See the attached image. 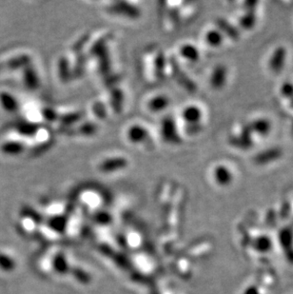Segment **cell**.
Masks as SVG:
<instances>
[{
  "label": "cell",
  "instance_id": "6da1fadb",
  "mask_svg": "<svg viewBox=\"0 0 293 294\" xmlns=\"http://www.w3.org/2000/svg\"><path fill=\"white\" fill-rule=\"evenodd\" d=\"M182 119L183 121H185V123L187 125V130L189 133L194 134V133H198L202 129V119L204 117V114L202 109L195 106V105H189L187 106L185 109H183L182 111Z\"/></svg>",
  "mask_w": 293,
  "mask_h": 294
},
{
  "label": "cell",
  "instance_id": "7a4b0ae2",
  "mask_svg": "<svg viewBox=\"0 0 293 294\" xmlns=\"http://www.w3.org/2000/svg\"><path fill=\"white\" fill-rule=\"evenodd\" d=\"M213 178L216 182V184L221 187H227L229 186L234 179V173L231 171L230 168H228L226 165H217L212 172Z\"/></svg>",
  "mask_w": 293,
  "mask_h": 294
},
{
  "label": "cell",
  "instance_id": "3957f363",
  "mask_svg": "<svg viewBox=\"0 0 293 294\" xmlns=\"http://www.w3.org/2000/svg\"><path fill=\"white\" fill-rule=\"evenodd\" d=\"M287 51L284 47L277 48L274 50L272 56L269 59V69L272 73L279 74L284 70V65L286 63Z\"/></svg>",
  "mask_w": 293,
  "mask_h": 294
},
{
  "label": "cell",
  "instance_id": "277c9868",
  "mask_svg": "<svg viewBox=\"0 0 293 294\" xmlns=\"http://www.w3.org/2000/svg\"><path fill=\"white\" fill-rule=\"evenodd\" d=\"M227 67L225 65H217L213 68V71L210 76V85L215 90H221L223 89L227 81Z\"/></svg>",
  "mask_w": 293,
  "mask_h": 294
},
{
  "label": "cell",
  "instance_id": "5b68a950",
  "mask_svg": "<svg viewBox=\"0 0 293 294\" xmlns=\"http://www.w3.org/2000/svg\"><path fill=\"white\" fill-rule=\"evenodd\" d=\"M0 108L7 113H16L20 109L18 98L11 93L2 91L0 92Z\"/></svg>",
  "mask_w": 293,
  "mask_h": 294
},
{
  "label": "cell",
  "instance_id": "8992f818",
  "mask_svg": "<svg viewBox=\"0 0 293 294\" xmlns=\"http://www.w3.org/2000/svg\"><path fill=\"white\" fill-rule=\"evenodd\" d=\"M127 138L133 144H141L149 139V133L141 125H133L127 132Z\"/></svg>",
  "mask_w": 293,
  "mask_h": 294
},
{
  "label": "cell",
  "instance_id": "52a82bcc",
  "mask_svg": "<svg viewBox=\"0 0 293 294\" xmlns=\"http://www.w3.org/2000/svg\"><path fill=\"white\" fill-rule=\"evenodd\" d=\"M25 144L20 140H6L0 144V152L9 156H18L25 151Z\"/></svg>",
  "mask_w": 293,
  "mask_h": 294
},
{
  "label": "cell",
  "instance_id": "ba28073f",
  "mask_svg": "<svg viewBox=\"0 0 293 294\" xmlns=\"http://www.w3.org/2000/svg\"><path fill=\"white\" fill-rule=\"evenodd\" d=\"M247 127L251 133H257L261 136L267 135L271 131L270 121L268 119L263 118V117L254 119L253 121H251V123L247 125Z\"/></svg>",
  "mask_w": 293,
  "mask_h": 294
},
{
  "label": "cell",
  "instance_id": "9c48e42d",
  "mask_svg": "<svg viewBox=\"0 0 293 294\" xmlns=\"http://www.w3.org/2000/svg\"><path fill=\"white\" fill-rule=\"evenodd\" d=\"M205 41L210 47L218 48L223 45L225 41V37L222 31L217 29L208 30L205 35Z\"/></svg>",
  "mask_w": 293,
  "mask_h": 294
},
{
  "label": "cell",
  "instance_id": "30bf717a",
  "mask_svg": "<svg viewBox=\"0 0 293 294\" xmlns=\"http://www.w3.org/2000/svg\"><path fill=\"white\" fill-rule=\"evenodd\" d=\"M180 56L189 62H197L200 59V52L194 45L185 44L180 48Z\"/></svg>",
  "mask_w": 293,
  "mask_h": 294
},
{
  "label": "cell",
  "instance_id": "8fae6325",
  "mask_svg": "<svg viewBox=\"0 0 293 294\" xmlns=\"http://www.w3.org/2000/svg\"><path fill=\"white\" fill-rule=\"evenodd\" d=\"M168 105L169 99L164 95H158L151 98V101L148 104V108L153 113H159L164 111Z\"/></svg>",
  "mask_w": 293,
  "mask_h": 294
},
{
  "label": "cell",
  "instance_id": "7c38bea8",
  "mask_svg": "<svg viewBox=\"0 0 293 294\" xmlns=\"http://www.w3.org/2000/svg\"><path fill=\"white\" fill-rule=\"evenodd\" d=\"M257 22L255 11H248L246 15H244L240 19V26L245 30H250L254 28Z\"/></svg>",
  "mask_w": 293,
  "mask_h": 294
},
{
  "label": "cell",
  "instance_id": "4fadbf2b",
  "mask_svg": "<svg viewBox=\"0 0 293 294\" xmlns=\"http://www.w3.org/2000/svg\"><path fill=\"white\" fill-rule=\"evenodd\" d=\"M281 94L284 97L292 98L293 97V85L291 83H284L281 88Z\"/></svg>",
  "mask_w": 293,
  "mask_h": 294
}]
</instances>
